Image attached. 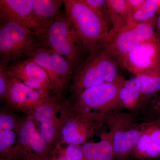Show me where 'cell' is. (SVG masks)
<instances>
[{"label": "cell", "mask_w": 160, "mask_h": 160, "mask_svg": "<svg viewBox=\"0 0 160 160\" xmlns=\"http://www.w3.org/2000/svg\"><path fill=\"white\" fill-rule=\"evenodd\" d=\"M59 160H85L81 146L59 142L53 150Z\"/></svg>", "instance_id": "obj_24"}, {"label": "cell", "mask_w": 160, "mask_h": 160, "mask_svg": "<svg viewBox=\"0 0 160 160\" xmlns=\"http://www.w3.org/2000/svg\"><path fill=\"white\" fill-rule=\"evenodd\" d=\"M63 0H33L32 16L39 28L38 36L43 34L53 22Z\"/></svg>", "instance_id": "obj_17"}, {"label": "cell", "mask_w": 160, "mask_h": 160, "mask_svg": "<svg viewBox=\"0 0 160 160\" xmlns=\"http://www.w3.org/2000/svg\"><path fill=\"white\" fill-rule=\"evenodd\" d=\"M144 1V0H126L130 10V13L139 8Z\"/></svg>", "instance_id": "obj_29"}, {"label": "cell", "mask_w": 160, "mask_h": 160, "mask_svg": "<svg viewBox=\"0 0 160 160\" xmlns=\"http://www.w3.org/2000/svg\"><path fill=\"white\" fill-rule=\"evenodd\" d=\"M85 160H113L114 147L110 132L100 135L98 142H87L81 146Z\"/></svg>", "instance_id": "obj_18"}, {"label": "cell", "mask_w": 160, "mask_h": 160, "mask_svg": "<svg viewBox=\"0 0 160 160\" xmlns=\"http://www.w3.org/2000/svg\"><path fill=\"white\" fill-rule=\"evenodd\" d=\"M131 155L137 159L160 157V124L157 120L146 122Z\"/></svg>", "instance_id": "obj_16"}, {"label": "cell", "mask_w": 160, "mask_h": 160, "mask_svg": "<svg viewBox=\"0 0 160 160\" xmlns=\"http://www.w3.org/2000/svg\"><path fill=\"white\" fill-rule=\"evenodd\" d=\"M10 78L33 89L50 93L51 80L45 69L33 60L26 58L12 63L8 67Z\"/></svg>", "instance_id": "obj_13"}, {"label": "cell", "mask_w": 160, "mask_h": 160, "mask_svg": "<svg viewBox=\"0 0 160 160\" xmlns=\"http://www.w3.org/2000/svg\"><path fill=\"white\" fill-rule=\"evenodd\" d=\"M158 3L159 5H160V1H158Z\"/></svg>", "instance_id": "obj_34"}, {"label": "cell", "mask_w": 160, "mask_h": 160, "mask_svg": "<svg viewBox=\"0 0 160 160\" xmlns=\"http://www.w3.org/2000/svg\"><path fill=\"white\" fill-rule=\"evenodd\" d=\"M157 18L145 22L126 26L105 46L106 50L118 62L140 43L156 37L155 26Z\"/></svg>", "instance_id": "obj_11"}, {"label": "cell", "mask_w": 160, "mask_h": 160, "mask_svg": "<svg viewBox=\"0 0 160 160\" xmlns=\"http://www.w3.org/2000/svg\"><path fill=\"white\" fill-rule=\"evenodd\" d=\"M156 120H157V121L160 124V117L157 118L156 119Z\"/></svg>", "instance_id": "obj_33"}, {"label": "cell", "mask_w": 160, "mask_h": 160, "mask_svg": "<svg viewBox=\"0 0 160 160\" xmlns=\"http://www.w3.org/2000/svg\"><path fill=\"white\" fill-rule=\"evenodd\" d=\"M155 34L157 39L160 44V14L158 17L156 22Z\"/></svg>", "instance_id": "obj_30"}, {"label": "cell", "mask_w": 160, "mask_h": 160, "mask_svg": "<svg viewBox=\"0 0 160 160\" xmlns=\"http://www.w3.org/2000/svg\"><path fill=\"white\" fill-rule=\"evenodd\" d=\"M89 53L72 77V89L76 97L86 89L113 81L119 75L118 62L105 47Z\"/></svg>", "instance_id": "obj_3"}, {"label": "cell", "mask_w": 160, "mask_h": 160, "mask_svg": "<svg viewBox=\"0 0 160 160\" xmlns=\"http://www.w3.org/2000/svg\"><path fill=\"white\" fill-rule=\"evenodd\" d=\"M53 95L35 106L30 113L48 146L54 150L60 142L63 123L71 106Z\"/></svg>", "instance_id": "obj_4"}, {"label": "cell", "mask_w": 160, "mask_h": 160, "mask_svg": "<svg viewBox=\"0 0 160 160\" xmlns=\"http://www.w3.org/2000/svg\"><path fill=\"white\" fill-rule=\"evenodd\" d=\"M160 9L158 1L144 0L139 8L129 14L127 26H131L149 21L155 17Z\"/></svg>", "instance_id": "obj_22"}, {"label": "cell", "mask_w": 160, "mask_h": 160, "mask_svg": "<svg viewBox=\"0 0 160 160\" xmlns=\"http://www.w3.org/2000/svg\"><path fill=\"white\" fill-rule=\"evenodd\" d=\"M140 97V83L136 76L125 79L118 94V107L128 110L138 109Z\"/></svg>", "instance_id": "obj_21"}, {"label": "cell", "mask_w": 160, "mask_h": 160, "mask_svg": "<svg viewBox=\"0 0 160 160\" xmlns=\"http://www.w3.org/2000/svg\"><path fill=\"white\" fill-rule=\"evenodd\" d=\"M150 109L152 113L157 116V118L160 117V93H158L149 102Z\"/></svg>", "instance_id": "obj_28"}, {"label": "cell", "mask_w": 160, "mask_h": 160, "mask_svg": "<svg viewBox=\"0 0 160 160\" xmlns=\"http://www.w3.org/2000/svg\"><path fill=\"white\" fill-rule=\"evenodd\" d=\"M140 83V97L138 108H141L160 91V70L137 75Z\"/></svg>", "instance_id": "obj_20"}, {"label": "cell", "mask_w": 160, "mask_h": 160, "mask_svg": "<svg viewBox=\"0 0 160 160\" xmlns=\"http://www.w3.org/2000/svg\"><path fill=\"white\" fill-rule=\"evenodd\" d=\"M42 43L34 32L11 21L1 20L0 57L17 62L28 56Z\"/></svg>", "instance_id": "obj_7"}, {"label": "cell", "mask_w": 160, "mask_h": 160, "mask_svg": "<svg viewBox=\"0 0 160 160\" xmlns=\"http://www.w3.org/2000/svg\"><path fill=\"white\" fill-rule=\"evenodd\" d=\"M52 96L11 78L4 101L12 108L28 114L39 103Z\"/></svg>", "instance_id": "obj_14"}, {"label": "cell", "mask_w": 160, "mask_h": 160, "mask_svg": "<svg viewBox=\"0 0 160 160\" xmlns=\"http://www.w3.org/2000/svg\"><path fill=\"white\" fill-rule=\"evenodd\" d=\"M66 13L86 51L105 47L111 42L108 24L83 0H63Z\"/></svg>", "instance_id": "obj_1"}, {"label": "cell", "mask_w": 160, "mask_h": 160, "mask_svg": "<svg viewBox=\"0 0 160 160\" xmlns=\"http://www.w3.org/2000/svg\"><path fill=\"white\" fill-rule=\"evenodd\" d=\"M17 141L15 129L0 130V156L1 158L14 159L15 148Z\"/></svg>", "instance_id": "obj_23"}, {"label": "cell", "mask_w": 160, "mask_h": 160, "mask_svg": "<svg viewBox=\"0 0 160 160\" xmlns=\"http://www.w3.org/2000/svg\"><path fill=\"white\" fill-rule=\"evenodd\" d=\"M107 3L108 18L112 26L109 32L111 41L116 34L127 26L130 10L126 0H107Z\"/></svg>", "instance_id": "obj_19"}, {"label": "cell", "mask_w": 160, "mask_h": 160, "mask_svg": "<svg viewBox=\"0 0 160 160\" xmlns=\"http://www.w3.org/2000/svg\"><path fill=\"white\" fill-rule=\"evenodd\" d=\"M17 141L14 159L20 160H49L53 156V149L48 146L38 126L29 114L18 119L16 128Z\"/></svg>", "instance_id": "obj_8"}, {"label": "cell", "mask_w": 160, "mask_h": 160, "mask_svg": "<svg viewBox=\"0 0 160 160\" xmlns=\"http://www.w3.org/2000/svg\"><path fill=\"white\" fill-rule=\"evenodd\" d=\"M105 120L99 115L78 111L71 106L63 123L60 142L82 146L102 127Z\"/></svg>", "instance_id": "obj_9"}, {"label": "cell", "mask_w": 160, "mask_h": 160, "mask_svg": "<svg viewBox=\"0 0 160 160\" xmlns=\"http://www.w3.org/2000/svg\"><path fill=\"white\" fill-rule=\"evenodd\" d=\"M18 120L7 112H1L0 114V130L15 129Z\"/></svg>", "instance_id": "obj_27"}, {"label": "cell", "mask_w": 160, "mask_h": 160, "mask_svg": "<svg viewBox=\"0 0 160 160\" xmlns=\"http://www.w3.org/2000/svg\"><path fill=\"white\" fill-rule=\"evenodd\" d=\"M33 0H0V19L19 23L37 35L39 28L32 16Z\"/></svg>", "instance_id": "obj_15"}, {"label": "cell", "mask_w": 160, "mask_h": 160, "mask_svg": "<svg viewBox=\"0 0 160 160\" xmlns=\"http://www.w3.org/2000/svg\"><path fill=\"white\" fill-rule=\"evenodd\" d=\"M38 38L44 46L66 59L73 74L84 61L83 54L87 51L66 12L59 11L47 30Z\"/></svg>", "instance_id": "obj_2"}, {"label": "cell", "mask_w": 160, "mask_h": 160, "mask_svg": "<svg viewBox=\"0 0 160 160\" xmlns=\"http://www.w3.org/2000/svg\"><path fill=\"white\" fill-rule=\"evenodd\" d=\"M26 58L33 60L45 69L51 80L52 92L59 98L73 77V72L66 59L42 44L32 50Z\"/></svg>", "instance_id": "obj_10"}, {"label": "cell", "mask_w": 160, "mask_h": 160, "mask_svg": "<svg viewBox=\"0 0 160 160\" xmlns=\"http://www.w3.org/2000/svg\"><path fill=\"white\" fill-rule=\"evenodd\" d=\"M105 123L112 136L114 158L127 159L137 144L146 122H138L130 113L115 110L107 116Z\"/></svg>", "instance_id": "obj_6"}, {"label": "cell", "mask_w": 160, "mask_h": 160, "mask_svg": "<svg viewBox=\"0 0 160 160\" xmlns=\"http://www.w3.org/2000/svg\"><path fill=\"white\" fill-rule=\"evenodd\" d=\"M135 76L160 70V44L156 37L139 44L119 61Z\"/></svg>", "instance_id": "obj_12"}, {"label": "cell", "mask_w": 160, "mask_h": 160, "mask_svg": "<svg viewBox=\"0 0 160 160\" xmlns=\"http://www.w3.org/2000/svg\"><path fill=\"white\" fill-rule=\"evenodd\" d=\"M10 61L9 57L1 59L0 61V98L2 100H4L6 97L11 79L8 70Z\"/></svg>", "instance_id": "obj_25"}, {"label": "cell", "mask_w": 160, "mask_h": 160, "mask_svg": "<svg viewBox=\"0 0 160 160\" xmlns=\"http://www.w3.org/2000/svg\"><path fill=\"white\" fill-rule=\"evenodd\" d=\"M0 160H14L11 158H1Z\"/></svg>", "instance_id": "obj_31"}, {"label": "cell", "mask_w": 160, "mask_h": 160, "mask_svg": "<svg viewBox=\"0 0 160 160\" xmlns=\"http://www.w3.org/2000/svg\"><path fill=\"white\" fill-rule=\"evenodd\" d=\"M125 79L121 75L112 82L86 89L76 97L72 107L78 111L103 117L118 108V94Z\"/></svg>", "instance_id": "obj_5"}, {"label": "cell", "mask_w": 160, "mask_h": 160, "mask_svg": "<svg viewBox=\"0 0 160 160\" xmlns=\"http://www.w3.org/2000/svg\"><path fill=\"white\" fill-rule=\"evenodd\" d=\"M83 1L85 4L97 12L108 25L109 21L107 12V0H83Z\"/></svg>", "instance_id": "obj_26"}, {"label": "cell", "mask_w": 160, "mask_h": 160, "mask_svg": "<svg viewBox=\"0 0 160 160\" xmlns=\"http://www.w3.org/2000/svg\"><path fill=\"white\" fill-rule=\"evenodd\" d=\"M58 160V158H57L55 156L54 154H53V156L52 157V158L51 159H50V160Z\"/></svg>", "instance_id": "obj_32"}]
</instances>
